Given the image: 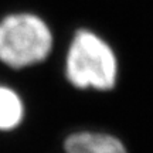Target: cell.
<instances>
[{
	"instance_id": "cell-1",
	"label": "cell",
	"mask_w": 153,
	"mask_h": 153,
	"mask_svg": "<svg viewBox=\"0 0 153 153\" xmlns=\"http://www.w3.org/2000/svg\"><path fill=\"white\" fill-rule=\"evenodd\" d=\"M53 45L47 24L30 13H13L0 20V61L24 68L45 60Z\"/></svg>"
},
{
	"instance_id": "cell-2",
	"label": "cell",
	"mask_w": 153,
	"mask_h": 153,
	"mask_svg": "<svg viewBox=\"0 0 153 153\" xmlns=\"http://www.w3.org/2000/svg\"><path fill=\"white\" fill-rule=\"evenodd\" d=\"M67 78L78 88L111 89L116 60L108 44L89 31H78L67 57Z\"/></svg>"
},
{
	"instance_id": "cell-3",
	"label": "cell",
	"mask_w": 153,
	"mask_h": 153,
	"mask_svg": "<svg viewBox=\"0 0 153 153\" xmlns=\"http://www.w3.org/2000/svg\"><path fill=\"white\" fill-rule=\"evenodd\" d=\"M67 153H126L125 146L116 137L105 133L81 132L65 140Z\"/></svg>"
},
{
	"instance_id": "cell-4",
	"label": "cell",
	"mask_w": 153,
	"mask_h": 153,
	"mask_svg": "<svg viewBox=\"0 0 153 153\" xmlns=\"http://www.w3.org/2000/svg\"><path fill=\"white\" fill-rule=\"evenodd\" d=\"M23 102L13 89L0 85V131L14 129L23 119Z\"/></svg>"
}]
</instances>
